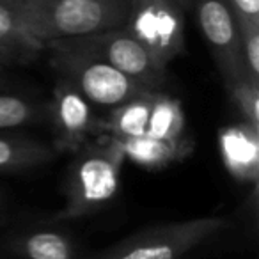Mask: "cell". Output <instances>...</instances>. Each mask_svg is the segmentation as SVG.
<instances>
[{
  "instance_id": "6da1fadb",
  "label": "cell",
  "mask_w": 259,
  "mask_h": 259,
  "mask_svg": "<svg viewBox=\"0 0 259 259\" xmlns=\"http://www.w3.org/2000/svg\"><path fill=\"white\" fill-rule=\"evenodd\" d=\"M132 0H8L27 34L47 47L124 27Z\"/></svg>"
},
{
  "instance_id": "7a4b0ae2",
  "label": "cell",
  "mask_w": 259,
  "mask_h": 259,
  "mask_svg": "<svg viewBox=\"0 0 259 259\" xmlns=\"http://www.w3.org/2000/svg\"><path fill=\"white\" fill-rule=\"evenodd\" d=\"M124 156L115 139L103 135L75 153L64 180L61 220H78L105 209L121 190Z\"/></svg>"
},
{
  "instance_id": "3957f363",
  "label": "cell",
  "mask_w": 259,
  "mask_h": 259,
  "mask_svg": "<svg viewBox=\"0 0 259 259\" xmlns=\"http://www.w3.org/2000/svg\"><path fill=\"white\" fill-rule=\"evenodd\" d=\"M229 229L233 222L227 217H195L160 224L124 238L91 259H181Z\"/></svg>"
},
{
  "instance_id": "277c9868",
  "label": "cell",
  "mask_w": 259,
  "mask_h": 259,
  "mask_svg": "<svg viewBox=\"0 0 259 259\" xmlns=\"http://www.w3.org/2000/svg\"><path fill=\"white\" fill-rule=\"evenodd\" d=\"M45 48L52 52L50 62L59 78L71 83L93 107L112 110L130 98L151 91L96 57L57 43H48Z\"/></svg>"
},
{
  "instance_id": "5b68a950",
  "label": "cell",
  "mask_w": 259,
  "mask_h": 259,
  "mask_svg": "<svg viewBox=\"0 0 259 259\" xmlns=\"http://www.w3.org/2000/svg\"><path fill=\"white\" fill-rule=\"evenodd\" d=\"M122 29L151 54L162 69L185 50V11L174 0H132Z\"/></svg>"
},
{
  "instance_id": "8992f818",
  "label": "cell",
  "mask_w": 259,
  "mask_h": 259,
  "mask_svg": "<svg viewBox=\"0 0 259 259\" xmlns=\"http://www.w3.org/2000/svg\"><path fill=\"white\" fill-rule=\"evenodd\" d=\"M52 43L100 59L128 75L130 78H134L146 89L160 91V85L165 80V69L160 68L151 54L122 27Z\"/></svg>"
},
{
  "instance_id": "52a82bcc",
  "label": "cell",
  "mask_w": 259,
  "mask_h": 259,
  "mask_svg": "<svg viewBox=\"0 0 259 259\" xmlns=\"http://www.w3.org/2000/svg\"><path fill=\"white\" fill-rule=\"evenodd\" d=\"M199 27L208 43L215 64L224 80L231 85L234 80L247 75L241 59L240 27L229 0H194Z\"/></svg>"
},
{
  "instance_id": "ba28073f",
  "label": "cell",
  "mask_w": 259,
  "mask_h": 259,
  "mask_svg": "<svg viewBox=\"0 0 259 259\" xmlns=\"http://www.w3.org/2000/svg\"><path fill=\"white\" fill-rule=\"evenodd\" d=\"M47 108L54 130L52 146L57 153H76L91 135L98 134L100 119L94 115V107L66 80H57Z\"/></svg>"
},
{
  "instance_id": "9c48e42d",
  "label": "cell",
  "mask_w": 259,
  "mask_h": 259,
  "mask_svg": "<svg viewBox=\"0 0 259 259\" xmlns=\"http://www.w3.org/2000/svg\"><path fill=\"white\" fill-rule=\"evenodd\" d=\"M219 153L226 170L240 183H257L259 128L234 122L219 132Z\"/></svg>"
},
{
  "instance_id": "30bf717a",
  "label": "cell",
  "mask_w": 259,
  "mask_h": 259,
  "mask_svg": "<svg viewBox=\"0 0 259 259\" xmlns=\"http://www.w3.org/2000/svg\"><path fill=\"white\" fill-rule=\"evenodd\" d=\"M6 248L18 259H80V247L69 233L55 227H29L13 233Z\"/></svg>"
},
{
  "instance_id": "8fae6325",
  "label": "cell",
  "mask_w": 259,
  "mask_h": 259,
  "mask_svg": "<svg viewBox=\"0 0 259 259\" xmlns=\"http://www.w3.org/2000/svg\"><path fill=\"white\" fill-rule=\"evenodd\" d=\"M122 156L142 169L156 170L183 160L192 151L188 137L181 141H163L153 135H139L130 139H115Z\"/></svg>"
},
{
  "instance_id": "7c38bea8",
  "label": "cell",
  "mask_w": 259,
  "mask_h": 259,
  "mask_svg": "<svg viewBox=\"0 0 259 259\" xmlns=\"http://www.w3.org/2000/svg\"><path fill=\"white\" fill-rule=\"evenodd\" d=\"M45 48L23 29L16 11L0 0V68L32 62Z\"/></svg>"
},
{
  "instance_id": "4fadbf2b",
  "label": "cell",
  "mask_w": 259,
  "mask_h": 259,
  "mask_svg": "<svg viewBox=\"0 0 259 259\" xmlns=\"http://www.w3.org/2000/svg\"><path fill=\"white\" fill-rule=\"evenodd\" d=\"M55 155L54 146L47 142L16 132H0V174L36 169L52 162Z\"/></svg>"
},
{
  "instance_id": "5bb4252c",
  "label": "cell",
  "mask_w": 259,
  "mask_h": 259,
  "mask_svg": "<svg viewBox=\"0 0 259 259\" xmlns=\"http://www.w3.org/2000/svg\"><path fill=\"white\" fill-rule=\"evenodd\" d=\"M155 93L156 91H144L108 110L107 119L103 121L100 119L98 134L112 139H130L144 135Z\"/></svg>"
},
{
  "instance_id": "9a60e30c",
  "label": "cell",
  "mask_w": 259,
  "mask_h": 259,
  "mask_svg": "<svg viewBox=\"0 0 259 259\" xmlns=\"http://www.w3.org/2000/svg\"><path fill=\"white\" fill-rule=\"evenodd\" d=\"M48 108L39 100L23 93L0 89V132H18L41 122Z\"/></svg>"
},
{
  "instance_id": "2e32d148",
  "label": "cell",
  "mask_w": 259,
  "mask_h": 259,
  "mask_svg": "<svg viewBox=\"0 0 259 259\" xmlns=\"http://www.w3.org/2000/svg\"><path fill=\"white\" fill-rule=\"evenodd\" d=\"M185 128H187V119L181 101L162 91H156L146 134L163 141H181L187 137Z\"/></svg>"
},
{
  "instance_id": "e0dca14e",
  "label": "cell",
  "mask_w": 259,
  "mask_h": 259,
  "mask_svg": "<svg viewBox=\"0 0 259 259\" xmlns=\"http://www.w3.org/2000/svg\"><path fill=\"white\" fill-rule=\"evenodd\" d=\"M234 107L241 115V121L259 128V82L248 75L240 76L226 87Z\"/></svg>"
},
{
  "instance_id": "ac0fdd59",
  "label": "cell",
  "mask_w": 259,
  "mask_h": 259,
  "mask_svg": "<svg viewBox=\"0 0 259 259\" xmlns=\"http://www.w3.org/2000/svg\"><path fill=\"white\" fill-rule=\"evenodd\" d=\"M238 27L245 71L252 80L259 82V22L238 20Z\"/></svg>"
},
{
  "instance_id": "d6986e66",
  "label": "cell",
  "mask_w": 259,
  "mask_h": 259,
  "mask_svg": "<svg viewBox=\"0 0 259 259\" xmlns=\"http://www.w3.org/2000/svg\"><path fill=\"white\" fill-rule=\"evenodd\" d=\"M238 20L259 22V0H229Z\"/></svg>"
},
{
  "instance_id": "ffe728a7",
  "label": "cell",
  "mask_w": 259,
  "mask_h": 259,
  "mask_svg": "<svg viewBox=\"0 0 259 259\" xmlns=\"http://www.w3.org/2000/svg\"><path fill=\"white\" fill-rule=\"evenodd\" d=\"M6 87H9V76L6 68H0V89H6Z\"/></svg>"
},
{
  "instance_id": "44dd1931",
  "label": "cell",
  "mask_w": 259,
  "mask_h": 259,
  "mask_svg": "<svg viewBox=\"0 0 259 259\" xmlns=\"http://www.w3.org/2000/svg\"><path fill=\"white\" fill-rule=\"evenodd\" d=\"M174 2H176V4L183 9V11H188V9L194 6V0H174Z\"/></svg>"
},
{
  "instance_id": "7402d4cb",
  "label": "cell",
  "mask_w": 259,
  "mask_h": 259,
  "mask_svg": "<svg viewBox=\"0 0 259 259\" xmlns=\"http://www.w3.org/2000/svg\"><path fill=\"white\" fill-rule=\"evenodd\" d=\"M0 206H2V192H0Z\"/></svg>"
}]
</instances>
